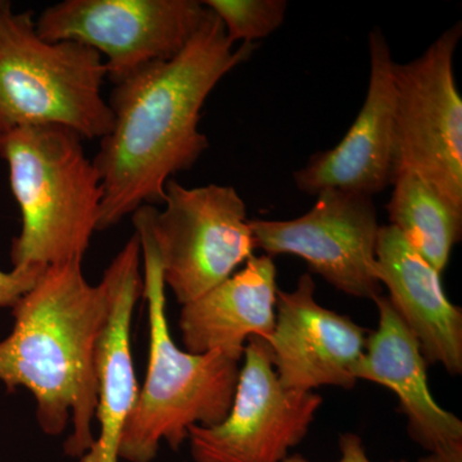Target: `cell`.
<instances>
[{
    "label": "cell",
    "mask_w": 462,
    "mask_h": 462,
    "mask_svg": "<svg viewBox=\"0 0 462 462\" xmlns=\"http://www.w3.org/2000/svg\"><path fill=\"white\" fill-rule=\"evenodd\" d=\"M45 269L38 266L0 270V307H14L39 281Z\"/></svg>",
    "instance_id": "obj_19"
},
{
    "label": "cell",
    "mask_w": 462,
    "mask_h": 462,
    "mask_svg": "<svg viewBox=\"0 0 462 462\" xmlns=\"http://www.w3.org/2000/svg\"><path fill=\"white\" fill-rule=\"evenodd\" d=\"M84 139L56 125L25 126L0 134V158L21 212L12 240L14 267L83 261L98 231L103 190Z\"/></svg>",
    "instance_id": "obj_4"
},
{
    "label": "cell",
    "mask_w": 462,
    "mask_h": 462,
    "mask_svg": "<svg viewBox=\"0 0 462 462\" xmlns=\"http://www.w3.org/2000/svg\"><path fill=\"white\" fill-rule=\"evenodd\" d=\"M233 47L211 12L178 56L114 85L108 100L114 123L91 160L103 190L98 231L143 206L163 205L167 181L190 170L208 149L200 111L254 45Z\"/></svg>",
    "instance_id": "obj_1"
},
{
    "label": "cell",
    "mask_w": 462,
    "mask_h": 462,
    "mask_svg": "<svg viewBox=\"0 0 462 462\" xmlns=\"http://www.w3.org/2000/svg\"><path fill=\"white\" fill-rule=\"evenodd\" d=\"M243 360L226 418L188 433L194 462H282L315 420L322 398L282 387L267 340L249 338Z\"/></svg>",
    "instance_id": "obj_9"
},
{
    "label": "cell",
    "mask_w": 462,
    "mask_h": 462,
    "mask_svg": "<svg viewBox=\"0 0 462 462\" xmlns=\"http://www.w3.org/2000/svg\"><path fill=\"white\" fill-rule=\"evenodd\" d=\"M254 248L267 256L293 254L342 293L382 294L375 248L380 225L373 197L327 189L314 207L293 220H249Z\"/></svg>",
    "instance_id": "obj_10"
},
{
    "label": "cell",
    "mask_w": 462,
    "mask_h": 462,
    "mask_svg": "<svg viewBox=\"0 0 462 462\" xmlns=\"http://www.w3.org/2000/svg\"><path fill=\"white\" fill-rule=\"evenodd\" d=\"M209 14L197 0H65L45 8L35 23L45 41L98 51L116 85L178 56Z\"/></svg>",
    "instance_id": "obj_8"
},
{
    "label": "cell",
    "mask_w": 462,
    "mask_h": 462,
    "mask_svg": "<svg viewBox=\"0 0 462 462\" xmlns=\"http://www.w3.org/2000/svg\"><path fill=\"white\" fill-rule=\"evenodd\" d=\"M142 249L138 236L114 258L102 282L107 288L109 311L97 346L99 434L80 462H118L121 437L138 400L139 387L132 355V320L143 294Z\"/></svg>",
    "instance_id": "obj_14"
},
{
    "label": "cell",
    "mask_w": 462,
    "mask_h": 462,
    "mask_svg": "<svg viewBox=\"0 0 462 462\" xmlns=\"http://www.w3.org/2000/svg\"><path fill=\"white\" fill-rule=\"evenodd\" d=\"M224 25L229 41L254 44L282 25L288 3L285 0H206L203 2Z\"/></svg>",
    "instance_id": "obj_18"
},
{
    "label": "cell",
    "mask_w": 462,
    "mask_h": 462,
    "mask_svg": "<svg viewBox=\"0 0 462 462\" xmlns=\"http://www.w3.org/2000/svg\"><path fill=\"white\" fill-rule=\"evenodd\" d=\"M144 263L143 296L149 319V363L138 400L121 437L118 457L152 462L167 443L178 451L191 427H214L226 418L240 361L223 352L196 355L179 348L166 316V285L149 226V206L133 214Z\"/></svg>",
    "instance_id": "obj_3"
},
{
    "label": "cell",
    "mask_w": 462,
    "mask_h": 462,
    "mask_svg": "<svg viewBox=\"0 0 462 462\" xmlns=\"http://www.w3.org/2000/svg\"><path fill=\"white\" fill-rule=\"evenodd\" d=\"M276 273L272 256H252L245 269L181 306L179 325L185 351H218L242 361L249 338L269 340L276 320Z\"/></svg>",
    "instance_id": "obj_16"
},
{
    "label": "cell",
    "mask_w": 462,
    "mask_h": 462,
    "mask_svg": "<svg viewBox=\"0 0 462 462\" xmlns=\"http://www.w3.org/2000/svg\"><path fill=\"white\" fill-rule=\"evenodd\" d=\"M315 291L309 273L300 275L294 291H278L275 328L267 340L273 369L289 391L352 389L367 330L348 316L319 305Z\"/></svg>",
    "instance_id": "obj_11"
},
{
    "label": "cell",
    "mask_w": 462,
    "mask_h": 462,
    "mask_svg": "<svg viewBox=\"0 0 462 462\" xmlns=\"http://www.w3.org/2000/svg\"><path fill=\"white\" fill-rule=\"evenodd\" d=\"M376 276L420 346L428 366L462 374V310L447 298L440 273L392 225L379 227Z\"/></svg>",
    "instance_id": "obj_15"
},
{
    "label": "cell",
    "mask_w": 462,
    "mask_h": 462,
    "mask_svg": "<svg viewBox=\"0 0 462 462\" xmlns=\"http://www.w3.org/2000/svg\"><path fill=\"white\" fill-rule=\"evenodd\" d=\"M165 209L149 206L163 282L181 306L230 278L254 256L247 207L233 187L187 188L170 179Z\"/></svg>",
    "instance_id": "obj_6"
},
{
    "label": "cell",
    "mask_w": 462,
    "mask_h": 462,
    "mask_svg": "<svg viewBox=\"0 0 462 462\" xmlns=\"http://www.w3.org/2000/svg\"><path fill=\"white\" fill-rule=\"evenodd\" d=\"M461 36L457 23L420 57L394 65L393 148V175L418 173L460 215L462 98L454 60Z\"/></svg>",
    "instance_id": "obj_7"
},
{
    "label": "cell",
    "mask_w": 462,
    "mask_h": 462,
    "mask_svg": "<svg viewBox=\"0 0 462 462\" xmlns=\"http://www.w3.org/2000/svg\"><path fill=\"white\" fill-rule=\"evenodd\" d=\"M369 51V88L360 114L336 147L316 153L293 173L302 193L338 189L374 197L392 182L396 62L379 27L370 32Z\"/></svg>",
    "instance_id": "obj_12"
},
{
    "label": "cell",
    "mask_w": 462,
    "mask_h": 462,
    "mask_svg": "<svg viewBox=\"0 0 462 462\" xmlns=\"http://www.w3.org/2000/svg\"><path fill=\"white\" fill-rule=\"evenodd\" d=\"M108 311L107 288L87 281L83 261L54 264L12 307L14 330L0 342V382L32 392L48 436L71 424L63 448L79 460L96 440V355Z\"/></svg>",
    "instance_id": "obj_2"
},
{
    "label": "cell",
    "mask_w": 462,
    "mask_h": 462,
    "mask_svg": "<svg viewBox=\"0 0 462 462\" xmlns=\"http://www.w3.org/2000/svg\"><path fill=\"white\" fill-rule=\"evenodd\" d=\"M378 329L367 337L355 378L391 389L407 418L410 437L433 462H462V421L431 396L420 346L387 296L374 298Z\"/></svg>",
    "instance_id": "obj_13"
},
{
    "label": "cell",
    "mask_w": 462,
    "mask_h": 462,
    "mask_svg": "<svg viewBox=\"0 0 462 462\" xmlns=\"http://www.w3.org/2000/svg\"><path fill=\"white\" fill-rule=\"evenodd\" d=\"M387 205L392 226L442 275L456 243L460 242L462 215L457 214L418 173L400 171L392 179Z\"/></svg>",
    "instance_id": "obj_17"
},
{
    "label": "cell",
    "mask_w": 462,
    "mask_h": 462,
    "mask_svg": "<svg viewBox=\"0 0 462 462\" xmlns=\"http://www.w3.org/2000/svg\"><path fill=\"white\" fill-rule=\"evenodd\" d=\"M340 458L337 462H373L367 455L363 439L355 433L342 434L339 438ZM282 462H311L302 455H289ZM407 462V461H400ZM420 462H433L430 457L421 458Z\"/></svg>",
    "instance_id": "obj_20"
},
{
    "label": "cell",
    "mask_w": 462,
    "mask_h": 462,
    "mask_svg": "<svg viewBox=\"0 0 462 462\" xmlns=\"http://www.w3.org/2000/svg\"><path fill=\"white\" fill-rule=\"evenodd\" d=\"M106 78L98 51L45 41L32 14L0 0V134L56 125L100 141L114 123L102 94Z\"/></svg>",
    "instance_id": "obj_5"
}]
</instances>
